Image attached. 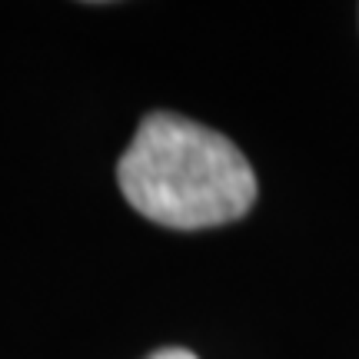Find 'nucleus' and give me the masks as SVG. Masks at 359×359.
Instances as JSON below:
<instances>
[{
	"label": "nucleus",
	"instance_id": "f257e3e1",
	"mask_svg": "<svg viewBox=\"0 0 359 359\" xmlns=\"http://www.w3.org/2000/svg\"><path fill=\"white\" fill-rule=\"evenodd\" d=\"M130 206L173 230L223 226L257 203V173L236 143L180 114H150L120 156Z\"/></svg>",
	"mask_w": 359,
	"mask_h": 359
},
{
	"label": "nucleus",
	"instance_id": "f03ea898",
	"mask_svg": "<svg viewBox=\"0 0 359 359\" xmlns=\"http://www.w3.org/2000/svg\"><path fill=\"white\" fill-rule=\"evenodd\" d=\"M147 359H196V356H193L190 349H177V346H173V349H160V353H154V356H147Z\"/></svg>",
	"mask_w": 359,
	"mask_h": 359
}]
</instances>
